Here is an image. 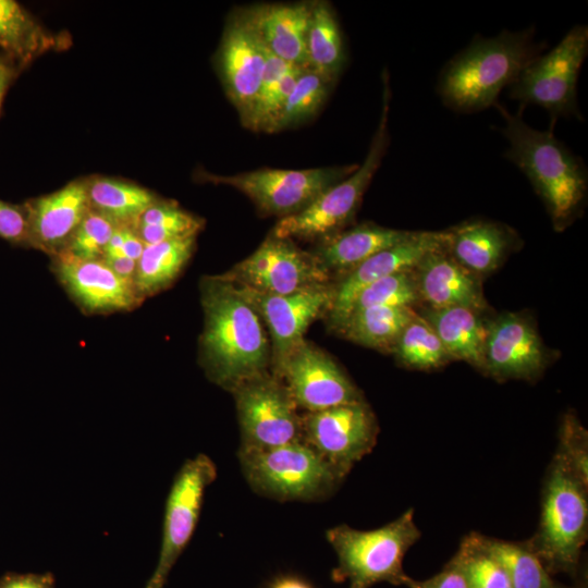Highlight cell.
Listing matches in <instances>:
<instances>
[{
    "mask_svg": "<svg viewBox=\"0 0 588 588\" xmlns=\"http://www.w3.org/2000/svg\"><path fill=\"white\" fill-rule=\"evenodd\" d=\"M199 287L204 311L199 364L211 382L231 392L269 371L271 345L262 320L236 285L219 274L204 277Z\"/></svg>",
    "mask_w": 588,
    "mask_h": 588,
    "instance_id": "1",
    "label": "cell"
},
{
    "mask_svg": "<svg viewBox=\"0 0 588 588\" xmlns=\"http://www.w3.org/2000/svg\"><path fill=\"white\" fill-rule=\"evenodd\" d=\"M494 107L504 121L500 131L510 144L505 157L530 181L546 204L554 229L564 230L585 204L587 169L584 161L551 130H535L520 113L512 114L498 102Z\"/></svg>",
    "mask_w": 588,
    "mask_h": 588,
    "instance_id": "2",
    "label": "cell"
},
{
    "mask_svg": "<svg viewBox=\"0 0 588 588\" xmlns=\"http://www.w3.org/2000/svg\"><path fill=\"white\" fill-rule=\"evenodd\" d=\"M540 51L541 45L535 41L531 28L502 30L489 38L477 36L443 66L438 94L448 108L457 112L487 109L497 103L501 90Z\"/></svg>",
    "mask_w": 588,
    "mask_h": 588,
    "instance_id": "3",
    "label": "cell"
},
{
    "mask_svg": "<svg viewBox=\"0 0 588 588\" xmlns=\"http://www.w3.org/2000/svg\"><path fill=\"white\" fill-rule=\"evenodd\" d=\"M419 537L412 509L372 530L344 524L330 528L326 538L338 558L332 580L348 581V588H371L383 581L407 587L413 578L404 572L403 560Z\"/></svg>",
    "mask_w": 588,
    "mask_h": 588,
    "instance_id": "4",
    "label": "cell"
},
{
    "mask_svg": "<svg viewBox=\"0 0 588 588\" xmlns=\"http://www.w3.org/2000/svg\"><path fill=\"white\" fill-rule=\"evenodd\" d=\"M587 525V483L555 455L544 485L539 529L527 544L550 575H575Z\"/></svg>",
    "mask_w": 588,
    "mask_h": 588,
    "instance_id": "5",
    "label": "cell"
},
{
    "mask_svg": "<svg viewBox=\"0 0 588 588\" xmlns=\"http://www.w3.org/2000/svg\"><path fill=\"white\" fill-rule=\"evenodd\" d=\"M237 456L250 489L277 501H322L346 477L303 441L267 450H238Z\"/></svg>",
    "mask_w": 588,
    "mask_h": 588,
    "instance_id": "6",
    "label": "cell"
},
{
    "mask_svg": "<svg viewBox=\"0 0 588 588\" xmlns=\"http://www.w3.org/2000/svg\"><path fill=\"white\" fill-rule=\"evenodd\" d=\"M389 79L383 75L382 110L364 162L303 210L281 218L270 234L290 240H323L341 231L355 216L363 195L377 172L389 144Z\"/></svg>",
    "mask_w": 588,
    "mask_h": 588,
    "instance_id": "7",
    "label": "cell"
},
{
    "mask_svg": "<svg viewBox=\"0 0 588 588\" xmlns=\"http://www.w3.org/2000/svg\"><path fill=\"white\" fill-rule=\"evenodd\" d=\"M587 52L588 27L575 25L553 49L537 56L520 71L509 86L510 97L523 105L540 106L553 119H580L576 86Z\"/></svg>",
    "mask_w": 588,
    "mask_h": 588,
    "instance_id": "8",
    "label": "cell"
},
{
    "mask_svg": "<svg viewBox=\"0 0 588 588\" xmlns=\"http://www.w3.org/2000/svg\"><path fill=\"white\" fill-rule=\"evenodd\" d=\"M357 167L348 164L305 170L259 169L234 175L197 171L196 179L232 186L246 195L261 215L284 218L306 208Z\"/></svg>",
    "mask_w": 588,
    "mask_h": 588,
    "instance_id": "9",
    "label": "cell"
},
{
    "mask_svg": "<svg viewBox=\"0 0 588 588\" xmlns=\"http://www.w3.org/2000/svg\"><path fill=\"white\" fill-rule=\"evenodd\" d=\"M231 393L241 429L240 450H267L302 441V416L275 375L267 371L252 377Z\"/></svg>",
    "mask_w": 588,
    "mask_h": 588,
    "instance_id": "10",
    "label": "cell"
},
{
    "mask_svg": "<svg viewBox=\"0 0 588 588\" xmlns=\"http://www.w3.org/2000/svg\"><path fill=\"white\" fill-rule=\"evenodd\" d=\"M223 279L269 295H291L329 284L330 273L313 253L290 238L269 234L259 247L229 271Z\"/></svg>",
    "mask_w": 588,
    "mask_h": 588,
    "instance_id": "11",
    "label": "cell"
},
{
    "mask_svg": "<svg viewBox=\"0 0 588 588\" xmlns=\"http://www.w3.org/2000/svg\"><path fill=\"white\" fill-rule=\"evenodd\" d=\"M217 478L212 460L198 454L176 473L164 507L158 562L144 588H164L170 572L196 529L207 488Z\"/></svg>",
    "mask_w": 588,
    "mask_h": 588,
    "instance_id": "12",
    "label": "cell"
},
{
    "mask_svg": "<svg viewBox=\"0 0 588 588\" xmlns=\"http://www.w3.org/2000/svg\"><path fill=\"white\" fill-rule=\"evenodd\" d=\"M378 431L376 416L365 400L302 416V441L346 476L371 452Z\"/></svg>",
    "mask_w": 588,
    "mask_h": 588,
    "instance_id": "13",
    "label": "cell"
},
{
    "mask_svg": "<svg viewBox=\"0 0 588 588\" xmlns=\"http://www.w3.org/2000/svg\"><path fill=\"white\" fill-rule=\"evenodd\" d=\"M272 373L284 383L297 408L306 413L364 400L340 366L305 340Z\"/></svg>",
    "mask_w": 588,
    "mask_h": 588,
    "instance_id": "14",
    "label": "cell"
},
{
    "mask_svg": "<svg viewBox=\"0 0 588 588\" xmlns=\"http://www.w3.org/2000/svg\"><path fill=\"white\" fill-rule=\"evenodd\" d=\"M237 289L268 328L273 369L304 341L309 324L329 311L333 299L331 284L284 296L262 294L243 286Z\"/></svg>",
    "mask_w": 588,
    "mask_h": 588,
    "instance_id": "15",
    "label": "cell"
},
{
    "mask_svg": "<svg viewBox=\"0 0 588 588\" xmlns=\"http://www.w3.org/2000/svg\"><path fill=\"white\" fill-rule=\"evenodd\" d=\"M50 259L56 279L84 314L131 311L144 302L134 284L113 272L103 259H81L64 253Z\"/></svg>",
    "mask_w": 588,
    "mask_h": 588,
    "instance_id": "16",
    "label": "cell"
},
{
    "mask_svg": "<svg viewBox=\"0 0 588 588\" xmlns=\"http://www.w3.org/2000/svg\"><path fill=\"white\" fill-rule=\"evenodd\" d=\"M217 57L225 91L247 126L261 86L266 48L240 12L230 16Z\"/></svg>",
    "mask_w": 588,
    "mask_h": 588,
    "instance_id": "17",
    "label": "cell"
},
{
    "mask_svg": "<svg viewBox=\"0 0 588 588\" xmlns=\"http://www.w3.org/2000/svg\"><path fill=\"white\" fill-rule=\"evenodd\" d=\"M548 363V352L522 314L505 313L487 324L482 369L498 379H534Z\"/></svg>",
    "mask_w": 588,
    "mask_h": 588,
    "instance_id": "18",
    "label": "cell"
},
{
    "mask_svg": "<svg viewBox=\"0 0 588 588\" xmlns=\"http://www.w3.org/2000/svg\"><path fill=\"white\" fill-rule=\"evenodd\" d=\"M446 231H412L411 235L390 246L345 273L333 286V299L329 309L331 322L339 328L347 317L358 293L387 275L412 270L430 252L445 247Z\"/></svg>",
    "mask_w": 588,
    "mask_h": 588,
    "instance_id": "19",
    "label": "cell"
},
{
    "mask_svg": "<svg viewBox=\"0 0 588 588\" xmlns=\"http://www.w3.org/2000/svg\"><path fill=\"white\" fill-rule=\"evenodd\" d=\"M28 221L29 245L50 258L62 253L90 210L87 176L23 203Z\"/></svg>",
    "mask_w": 588,
    "mask_h": 588,
    "instance_id": "20",
    "label": "cell"
},
{
    "mask_svg": "<svg viewBox=\"0 0 588 588\" xmlns=\"http://www.w3.org/2000/svg\"><path fill=\"white\" fill-rule=\"evenodd\" d=\"M420 302L430 308L487 307L479 277L462 267L445 249L427 254L414 269Z\"/></svg>",
    "mask_w": 588,
    "mask_h": 588,
    "instance_id": "21",
    "label": "cell"
},
{
    "mask_svg": "<svg viewBox=\"0 0 588 588\" xmlns=\"http://www.w3.org/2000/svg\"><path fill=\"white\" fill-rule=\"evenodd\" d=\"M311 4H258L240 13L269 51L292 65L308 68L306 40Z\"/></svg>",
    "mask_w": 588,
    "mask_h": 588,
    "instance_id": "22",
    "label": "cell"
},
{
    "mask_svg": "<svg viewBox=\"0 0 588 588\" xmlns=\"http://www.w3.org/2000/svg\"><path fill=\"white\" fill-rule=\"evenodd\" d=\"M446 233L448 253L477 277L497 269L518 243L512 229L490 220L465 221Z\"/></svg>",
    "mask_w": 588,
    "mask_h": 588,
    "instance_id": "23",
    "label": "cell"
},
{
    "mask_svg": "<svg viewBox=\"0 0 588 588\" xmlns=\"http://www.w3.org/2000/svg\"><path fill=\"white\" fill-rule=\"evenodd\" d=\"M411 233L375 223H362L323 238L313 254L329 273H347L372 255L405 240Z\"/></svg>",
    "mask_w": 588,
    "mask_h": 588,
    "instance_id": "24",
    "label": "cell"
},
{
    "mask_svg": "<svg viewBox=\"0 0 588 588\" xmlns=\"http://www.w3.org/2000/svg\"><path fill=\"white\" fill-rule=\"evenodd\" d=\"M69 38L48 30L14 0H0V53L21 69L50 50L65 48Z\"/></svg>",
    "mask_w": 588,
    "mask_h": 588,
    "instance_id": "25",
    "label": "cell"
},
{
    "mask_svg": "<svg viewBox=\"0 0 588 588\" xmlns=\"http://www.w3.org/2000/svg\"><path fill=\"white\" fill-rule=\"evenodd\" d=\"M422 317L433 328L452 360L462 359L482 369L487 324L478 311L458 306L429 308Z\"/></svg>",
    "mask_w": 588,
    "mask_h": 588,
    "instance_id": "26",
    "label": "cell"
},
{
    "mask_svg": "<svg viewBox=\"0 0 588 588\" xmlns=\"http://www.w3.org/2000/svg\"><path fill=\"white\" fill-rule=\"evenodd\" d=\"M90 209L119 226H136L142 213L160 197L136 183L103 175L87 176Z\"/></svg>",
    "mask_w": 588,
    "mask_h": 588,
    "instance_id": "27",
    "label": "cell"
},
{
    "mask_svg": "<svg viewBox=\"0 0 588 588\" xmlns=\"http://www.w3.org/2000/svg\"><path fill=\"white\" fill-rule=\"evenodd\" d=\"M195 246V236L145 245L133 281L139 297L145 301L168 289L189 261Z\"/></svg>",
    "mask_w": 588,
    "mask_h": 588,
    "instance_id": "28",
    "label": "cell"
},
{
    "mask_svg": "<svg viewBox=\"0 0 588 588\" xmlns=\"http://www.w3.org/2000/svg\"><path fill=\"white\" fill-rule=\"evenodd\" d=\"M417 313L413 307H368L351 313L339 327L359 345L392 352L401 332Z\"/></svg>",
    "mask_w": 588,
    "mask_h": 588,
    "instance_id": "29",
    "label": "cell"
},
{
    "mask_svg": "<svg viewBox=\"0 0 588 588\" xmlns=\"http://www.w3.org/2000/svg\"><path fill=\"white\" fill-rule=\"evenodd\" d=\"M307 66L332 83L346 61L343 37L329 2L313 1L306 40Z\"/></svg>",
    "mask_w": 588,
    "mask_h": 588,
    "instance_id": "30",
    "label": "cell"
},
{
    "mask_svg": "<svg viewBox=\"0 0 588 588\" xmlns=\"http://www.w3.org/2000/svg\"><path fill=\"white\" fill-rule=\"evenodd\" d=\"M305 69V66L285 62L266 48L261 86L247 127L254 131L273 132L277 119Z\"/></svg>",
    "mask_w": 588,
    "mask_h": 588,
    "instance_id": "31",
    "label": "cell"
},
{
    "mask_svg": "<svg viewBox=\"0 0 588 588\" xmlns=\"http://www.w3.org/2000/svg\"><path fill=\"white\" fill-rule=\"evenodd\" d=\"M205 220L182 209L175 201L159 198L139 217L135 230L145 245L196 237Z\"/></svg>",
    "mask_w": 588,
    "mask_h": 588,
    "instance_id": "32",
    "label": "cell"
},
{
    "mask_svg": "<svg viewBox=\"0 0 588 588\" xmlns=\"http://www.w3.org/2000/svg\"><path fill=\"white\" fill-rule=\"evenodd\" d=\"M392 353L402 365L421 370L452 360L433 328L418 314L403 329Z\"/></svg>",
    "mask_w": 588,
    "mask_h": 588,
    "instance_id": "33",
    "label": "cell"
},
{
    "mask_svg": "<svg viewBox=\"0 0 588 588\" xmlns=\"http://www.w3.org/2000/svg\"><path fill=\"white\" fill-rule=\"evenodd\" d=\"M491 553L504 567L512 588H555L550 574L527 543L486 538Z\"/></svg>",
    "mask_w": 588,
    "mask_h": 588,
    "instance_id": "34",
    "label": "cell"
},
{
    "mask_svg": "<svg viewBox=\"0 0 588 588\" xmlns=\"http://www.w3.org/2000/svg\"><path fill=\"white\" fill-rule=\"evenodd\" d=\"M454 556L468 588H512L504 567L488 549L486 537L469 534Z\"/></svg>",
    "mask_w": 588,
    "mask_h": 588,
    "instance_id": "35",
    "label": "cell"
},
{
    "mask_svg": "<svg viewBox=\"0 0 588 588\" xmlns=\"http://www.w3.org/2000/svg\"><path fill=\"white\" fill-rule=\"evenodd\" d=\"M332 84L318 72L306 68L290 93L272 133L294 127L314 117L326 101Z\"/></svg>",
    "mask_w": 588,
    "mask_h": 588,
    "instance_id": "36",
    "label": "cell"
},
{
    "mask_svg": "<svg viewBox=\"0 0 588 588\" xmlns=\"http://www.w3.org/2000/svg\"><path fill=\"white\" fill-rule=\"evenodd\" d=\"M418 302L420 298L414 269L403 270L379 279L363 289L354 299L348 315L376 306L413 307Z\"/></svg>",
    "mask_w": 588,
    "mask_h": 588,
    "instance_id": "37",
    "label": "cell"
},
{
    "mask_svg": "<svg viewBox=\"0 0 588 588\" xmlns=\"http://www.w3.org/2000/svg\"><path fill=\"white\" fill-rule=\"evenodd\" d=\"M118 226L109 218L90 209L62 253L81 259H102Z\"/></svg>",
    "mask_w": 588,
    "mask_h": 588,
    "instance_id": "38",
    "label": "cell"
},
{
    "mask_svg": "<svg viewBox=\"0 0 588 588\" xmlns=\"http://www.w3.org/2000/svg\"><path fill=\"white\" fill-rule=\"evenodd\" d=\"M587 431L573 414H566L560 429V446L556 455L587 483L588 464Z\"/></svg>",
    "mask_w": 588,
    "mask_h": 588,
    "instance_id": "39",
    "label": "cell"
},
{
    "mask_svg": "<svg viewBox=\"0 0 588 588\" xmlns=\"http://www.w3.org/2000/svg\"><path fill=\"white\" fill-rule=\"evenodd\" d=\"M0 238L13 246L30 248L27 213L23 204L0 199Z\"/></svg>",
    "mask_w": 588,
    "mask_h": 588,
    "instance_id": "40",
    "label": "cell"
},
{
    "mask_svg": "<svg viewBox=\"0 0 588 588\" xmlns=\"http://www.w3.org/2000/svg\"><path fill=\"white\" fill-rule=\"evenodd\" d=\"M144 247L135 228L118 226L106 247L103 258L127 257L138 260Z\"/></svg>",
    "mask_w": 588,
    "mask_h": 588,
    "instance_id": "41",
    "label": "cell"
},
{
    "mask_svg": "<svg viewBox=\"0 0 588 588\" xmlns=\"http://www.w3.org/2000/svg\"><path fill=\"white\" fill-rule=\"evenodd\" d=\"M408 588H468L463 571L453 556L441 572L426 580L412 579Z\"/></svg>",
    "mask_w": 588,
    "mask_h": 588,
    "instance_id": "42",
    "label": "cell"
},
{
    "mask_svg": "<svg viewBox=\"0 0 588 588\" xmlns=\"http://www.w3.org/2000/svg\"><path fill=\"white\" fill-rule=\"evenodd\" d=\"M0 588H57L51 573H5L0 576Z\"/></svg>",
    "mask_w": 588,
    "mask_h": 588,
    "instance_id": "43",
    "label": "cell"
},
{
    "mask_svg": "<svg viewBox=\"0 0 588 588\" xmlns=\"http://www.w3.org/2000/svg\"><path fill=\"white\" fill-rule=\"evenodd\" d=\"M22 71L23 69H21L12 59L0 53V111L9 87Z\"/></svg>",
    "mask_w": 588,
    "mask_h": 588,
    "instance_id": "44",
    "label": "cell"
},
{
    "mask_svg": "<svg viewBox=\"0 0 588 588\" xmlns=\"http://www.w3.org/2000/svg\"><path fill=\"white\" fill-rule=\"evenodd\" d=\"M103 260L119 277L133 283L137 260L127 257L103 258Z\"/></svg>",
    "mask_w": 588,
    "mask_h": 588,
    "instance_id": "45",
    "label": "cell"
},
{
    "mask_svg": "<svg viewBox=\"0 0 588 588\" xmlns=\"http://www.w3.org/2000/svg\"><path fill=\"white\" fill-rule=\"evenodd\" d=\"M267 588H314L305 579L294 576L285 575L275 578Z\"/></svg>",
    "mask_w": 588,
    "mask_h": 588,
    "instance_id": "46",
    "label": "cell"
},
{
    "mask_svg": "<svg viewBox=\"0 0 588 588\" xmlns=\"http://www.w3.org/2000/svg\"><path fill=\"white\" fill-rule=\"evenodd\" d=\"M555 588H562V587H560V586H556Z\"/></svg>",
    "mask_w": 588,
    "mask_h": 588,
    "instance_id": "47",
    "label": "cell"
}]
</instances>
